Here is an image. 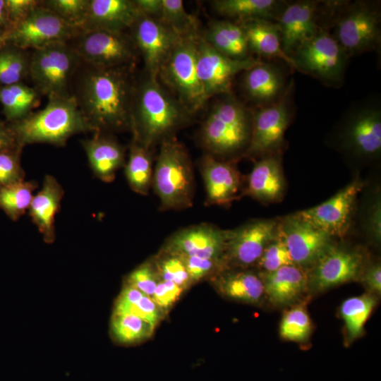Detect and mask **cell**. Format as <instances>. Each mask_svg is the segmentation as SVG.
Masks as SVG:
<instances>
[{
    "mask_svg": "<svg viewBox=\"0 0 381 381\" xmlns=\"http://www.w3.org/2000/svg\"><path fill=\"white\" fill-rule=\"evenodd\" d=\"M134 68H99L81 62L72 80L71 95L93 133L131 131Z\"/></svg>",
    "mask_w": 381,
    "mask_h": 381,
    "instance_id": "1",
    "label": "cell"
},
{
    "mask_svg": "<svg viewBox=\"0 0 381 381\" xmlns=\"http://www.w3.org/2000/svg\"><path fill=\"white\" fill-rule=\"evenodd\" d=\"M189 114L157 78L146 74L136 81L131 110L132 139L151 148L173 137L172 133L186 121Z\"/></svg>",
    "mask_w": 381,
    "mask_h": 381,
    "instance_id": "2",
    "label": "cell"
},
{
    "mask_svg": "<svg viewBox=\"0 0 381 381\" xmlns=\"http://www.w3.org/2000/svg\"><path fill=\"white\" fill-rule=\"evenodd\" d=\"M8 125L23 147L35 143L61 147L74 135L92 132L72 95L48 98L44 108Z\"/></svg>",
    "mask_w": 381,
    "mask_h": 381,
    "instance_id": "3",
    "label": "cell"
},
{
    "mask_svg": "<svg viewBox=\"0 0 381 381\" xmlns=\"http://www.w3.org/2000/svg\"><path fill=\"white\" fill-rule=\"evenodd\" d=\"M253 116L229 94L216 102L200 132L202 146L217 158L246 150L252 132Z\"/></svg>",
    "mask_w": 381,
    "mask_h": 381,
    "instance_id": "4",
    "label": "cell"
},
{
    "mask_svg": "<svg viewBox=\"0 0 381 381\" xmlns=\"http://www.w3.org/2000/svg\"><path fill=\"white\" fill-rule=\"evenodd\" d=\"M152 184L161 210L192 206L195 185L191 161L185 147L173 137L161 143Z\"/></svg>",
    "mask_w": 381,
    "mask_h": 381,
    "instance_id": "5",
    "label": "cell"
},
{
    "mask_svg": "<svg viewBox=\"0 0 381 381\" xmlns=\"http://www.w3.org/2000/svg\"><path fill=\"white\" fill-rule=\"evenodd\" d=\"M81 62L69 42L52 43L32 50L29 78L41 95L71 96L72 80Z\"/></svg>",
    "mask_w": 381,
    "mask_h": 381,
    "instance_id": "6",
    "label": "cell"
},
{
    "mask_svg": "<svg viewBox=\"0 0 381 381\" xmlns=\"http://www.w3.org/2000/svg\"><path fill=\"white\" fill-rule=\"evenodd\" d=\"M198 35L180 37L157 75L190 114L202 108L207 101L197 71Z\"/></svg>",
    "mask_w": 381,
    "mask_h": 381,
    "instance_id": "7",
    "label": "cell"
},
{
    "mask_svg": "<svg viewBox=\"0 0 381 381\" xmlns=\"http://www.w3.org/2000/svg\"><path fill=\"white\" fill-rule=\"evenodd\" d=\"M339 9L332 33L348 58L377 49L380 44V13L368 1H355Z\"/></svg>",
    "mask_w": 381,
    "mask_h": 381,
    "instance_id": "8",
    "label": "cell"
},
{
    "mask_svg": "<svg viewBox=\"0 0 381 381\" xmlns=\"http://www.w3.org/2000/svg\"><path fill=\"white\" fill-rule=\"evenodd\" d=\"M69 42L82 62L99 68L135 67L139 54L126 32L85 30Z\"/></svg>",
    "mask_w": 381,
    "mask_h": 381,
    "instance_id": "9",
    "label": "cell"
},
{
    "mask_svg": "<svg viewBox=\"0 0 381 381\" xmlns=\"http://www.w3.org/2000/svg\"><path fill=\"white\" fill-rule=\"evenodd\" d=\"M291 57L297 71L330 85L342 81L349 59L327 28L298 47Z\"/></svg>",
    "mask_w": 381,
    "mask_h": 381,
    "instance_id": "10",
    "label": "cell"
},
{
    "mask_svg": "<svg viewBox=\"0 0 381 381\" xmlns=\"http://www.w3.org/2000/svg\"><path fill=\"white\" fill-rule=\"evenodd\" d=\"M81 31L41 6L6 32V44L32 50L54 42H68Z\"/></svg>",
    "mask_w": 381,
    "mask_h": 381,
    "instance_id": "11",
    "label": "cell"
},
{
    "mask_svg": "<svg viewBox=\"0 0 381 381\" xmlns=\"http://www.w3.org/2000/svg\"><path fill=\"white\" fill-rule=\"evenodd\" d=\"M289 90L253 116L252 132L244 155L249 157L279 154L291 119Z\"/></svg>",
    "mask_w": 381,
    "mask_h": 381,
    "instance_id": "12",
    "label": "cell"
},
{
    "mask_svg": "<svg viewBox=\"0 0 381 381\" xmlns=\"http://www.w3.org/2000/svg\"><path fill=\"white\" fill-rule=\"evenodd\" d=\"M259 61L252 56L243 59L226 56L209 44L202 35L198 37L197 71L206 100L217 95L230 94L235 76Z\"/></svg>",
    "mask_w": 381,
    "mask_h": 381,
    "instance_id": "13",
    "label": "cell"
},
{
    "mask_svg": "<svg viewBox=\"0 0 381 381\" xmlns=\"http://www.w3.org/2000/svg\"><path fill=\"white\" fill-rule=\"evenodd\" d=\"M279 224V219H254L230 229L223 255L226 268L257 263L267 245L278 236Z\"/></svg>",
    "mask_w": 381,
    "mask_h": 381,
    "instance_id": "14",
    "label": "cell"
},
{
    "mask_svg": "<svg viewBox=\"0 0 381 381\" xmlns=\"http://www.w3.org/2000/svg\"><path fill=\"white\" fill-rule=\"evenodd\" d=\"M363 187V182L356 179L325 202L296 214L332 238H343L349 230Z\"/></svg>",
    "mask_w": 381,
    "mask_h": 381,
    "instance_id": "15",
    "label": "cell"
},
{
    "mask_svg": "<svg viewBox=\"0 0 381 381\" xmlns=\"http://www.w3.org/2000/svg\"><path fill=\"white\" fill-rule=\"evenodd\" d=\"M128 30L143 59L146 74L157 78L161 67L181 37L162 21L140 11Z\"/></svg>",
    "mask_w": 381,
    "mask_h": 381,
    "instance_id": "16",
    "label": "cell"
},
{
    "mask_svg": "<svg viewBox=\"0 0 381 381\" xmlns=\"http://www.w3.org/2000/svg\"><path fill=\"white\" fill-rule=\"evenodd\" d=\"M279 234L294 265L312 267L332 244V237L295 214L279 219Z\"/></svg>",
    "mask_w": 381,
    "mask_h": 381,
    "instance_id": "17",
    "label": "cell"
},
{
    "mask_svg": "<svg viewBox=\"0 0 381 381\" xmlns=\"http://www.w3.org/2000/svg\"><path fill=\"white\" fill-rule=\"evenodd\" d=\"M328 4L329 2L312 0L286 3L277 23L282 48L287 55L291 56L298 47L325 28L320 23Z\"/></svg>",
    "mask_w": 381,
    "mask_h": 381,
    "instance_id": "18",
    "label": "cell"
},
{
    "mask_svg": "<svg viewBox=\"0 0 381 381\" xmlns=\"http://www.w3.org/2000/svg\"><path fill=\"white\" fill-rule=\"evenodd\" d=\"M344 150L363 158H374L381 151V111L378 106L365 105L346 119L341 134Z\"/></svg>",
    "mask_w": 381,
    "mask_h": 381,
    "instance_id": "19",
    "label": "cell"
},
{
    "mask_svg": "<svg viewBox=\"0 0 381 381\" xmlns=\"http://www.w3.org/2000/svg\"><path fill=\"white\" fill-rule=\"evenodd\" d=\"M363 255L358 250L332 243L311 267L308 285L324 290L357 279L363 271Z\"/></svg>",
    "mask_w": 381,
    "mask_h": 381,
    "instance_id": "20",
    "label": "cell"
},
{
    "mask_svg": "<svg viewBox=\"0 0 381 381\" xmlns=\"http://www.w3.org/2000/svg\"><path fill=\"white\" fill-rule=\"evenodd\" d=\"M229 230L210 224L180 229L166 241L162 250L182 257L223 258Z\"/></svg>",
    "mask_w": 381,
    "mask_h": 381,
    "instance_id": "21",
    "label": "cell"
},
{
    "mask_svg": "<svg viewBox=\"0 0 381 381\" xmlns=\"http://www.w3.org/2000/svg\"><path fill=\"white\" fill-rule=\"evenodd\" d=\"M199 168L205 183L206 205L227 206L243 195L241 175L231 162L221 161L207 153L200 159Z\"/></svg>",
    "mask_w": 381,
    "mask_h": 381,
    "instance_id": "22",
    "label": "cell"
},
{
    "mask_svg": "<svg viewBox=\"0 0 381 381\" xmlns=\"http://www.w3.org/2000/svg\"><path fill=\"white\" fill-rule=\"evenodd\" d=\"M286 181L279 154L267 155L257 161L247 179L243 195L263 203L271 204L282 200Z\"/></svg>",
    "mask_w": 381,
    "mask_h": 381,
    "instance_id": "23",
    "label": "cell"
},
{
    "mask_svg": "<svg viewBox=\"0 0 381 381\" xmlns=\"http://www.w3.org/2000/svg\"><path fill=\"white\" fill-rule=\"evenodd\" d=\"M80 143L95 176L105 183L114 181L116 171L125 165V147L111 134L102 133Z\"/></svg>",
    "mask_w": 381,
    "mask_h": 381,
    "instance_id": "24",
    "label": "cell"
},
{
    "mask_svg": "<svg viewBox=\"0 0 381 381\" xmlns=\"http://www.w3.org/2000/svg\"><path fill=\"white\" fill-rule=\"evenodd\" d=\"M139 13L135 0H89L83 30L126 32Z\"/></svg>",
    "mask_w": 381,
    "mask_h": 381,
    "instance_id": "25",
    "label": "cell"
},
{
    "mask_svg": "<svg viewBox=\"0 0 381 381\" xmlns=\"http://www.w3.org/2000/svg\"><path fill=\"white\" fill-rule=\"evenodd\" d=\"M64 195V190L57 179L47 174L42 188L34 195L28 210L32 223L47 243L55 241V217Z\"/></svg>",
    "mask_w": 381,
    "mask_h": 381,
    "instance_id": "26",
    "label": "cell"
},
{
    "mask_svg": "<svg viewBox=\"0 0 381 381\" xmlns=\"http://www.w3.org/2000/svg\"><path fill=\"white\" fill-rule=\"evenodd\" d=\"M238 23L243 28L249 51L266 58L279 59L290 68L297 70L293 59L283 48L281 32L277 22L266 19H251Z\"/></svg>",
    "mask_w": 381,
    "mask_h": 381,
    "instance_id": "27",
    "label": "cell"
},
{
    "mask_svg": "<svg viewBox=\"0 0 381 381\" xmlns=\"http://www.w3.org/2000/svg\"><path fill=\"white\" fill-rule=\"evenodd\" d=\"M260 278L265 294L276 306H285L293 302L308 286V274L304 269L295 265L262 272Z\"/></svg>",
    "mask_w": 381,
    "mask_h": 381,
    "instance_id": "28",
    "label": "cell"
},
{
    "mask_svg": "<svg viewBox=\"0 0 381 381\" xmlns=\"http://www.w3.org/2000/svg\"><path fill=\"white\" fill-rule=\"evenodd\" d=\"M285 79L281 71L271 64L260 61L246 70L243 80L247 96L258 103H272L284 92Z\"/></svg>",
    "mask_w": 381,
    "mask_h": 381,
    "instance_id": "29",
    "label": "cell"
},
{
    "mask_svg": "<svg viewBox=\"0 0 381 381\" xmlns=\"http://www.w3.org/2000/svg\"><path fill=\"white\" fill-rule=\"evenodd\" d=\"M212 8L219 15L236 22L266 19L277 22L286 1L279 0H215Z\"/></svg>",
    "mask_w": 381,
    "mask_h": 381,
    "instance_id": "30",
    "label": "cell"
},
{
    "mask_svg": "<svg viewBox=\"0 0 381 381\" xmlns=\"http://www.w3.org/2000/svg\"><path fill=\"white\" fill-rule=\"evenodd\" d=\"M202 37L213 48L226 56L236 59L250 56L246 34L236 22L213 21Z\"/></svg>",
    "mask_w": 381,
    "mask_h": 381,
    "instance_id": "31",
    "label": "cell"
},
{
    "mask_svg": "<svg viewBox=\"0 0 381 381\" xmlns=\"http://www.w3.org/2000/svg\"><path fill=\"white\" fill-rule=\"evenodd\" d=\"M226 270V269H225ZM216 279L219 291L226 296L249 303H258L262 297L264 286L258 275L250 271H225Z\"/></svg>",
    "mask_w": 381,
    "mask_h": 381,
    "instance_id": "32",
    "label": "cell"
},
{
    "mask_svg": "<svg viewBox=\"0 0 381 381\" xmlns=\"http://www.w3.org/2000/svg\"><path fill=\"white\" fill-rule=\"evenodd\" d=\"M41 95L33 87L18 83L0 87V103L6 122L19 121L37 107Z\"/></svg>",
    "mask_w": 381,
    "mask_h": 381,
    "instance_id": "33",
    "label": "cell"
},
{
    "mask_svg": "<svg viewBox=\"0 0 381 381\" xmlns=\"http://www.w3.org/2000/svg\"><path fill=\"white\" fill-rule=\"evenodd\" d=\"M123 167L131 190L140 195H147L153 175L150 148L132 139L129 146L128 158Z\"/></svg>",
    "mask_w": 381,
    "mask_h": 381,
    "instance_id": "34",
    "label": "cell"
},
{
    "mask_svg": "<svg viewBox=\"0 0 381 381\" xmlns=\"http://www.w3.org/2000/svg\"><path fill=\"white\" fill-rule=\"evenodd\" d=\"M159 310L150 296L126 283L116 301L113 314L135 315L155 328L160 319Z\"/></svg>",
    "mask_w": 381,
    "mask_h": 381,
    "instance_id": "35",
    "label": "cell"
},
{
    "mask_svg": "<svg viewBox=\"0 0 381 381\" xmlns=\"http://www.w3.org/2000/svg\"><path fill=\"white\" fill-rule=\"evenodd\" d=\"M31 53L12 44L0 49V87L29 78Z\"/></svg>",
    "mask_w": 381,
    "mask_h": 381,
    "instance_id": "36",
    "label": "cell"
},
{
    "mask_svg": "<svg viewBox=\"0 0 381 381\" xmlns=\"http://www.w3.org/2000/svg\"><path fill=\"white\" fill-rule=\"evenodd\" d=\"M34 181H23L0 187V209L13 221L20 219L28 210L37 188Z\"/></svg>",
    "mask_w": 381,
    "mask_h": 381,
    "instance_id": "37",
    "label": "cell"
},
{
    "mask_svg": "<svg viewBox=\"0 0 381 381\" xmlns=\"http://www.w3.org/2000/svg\"><path fill=\"white\" fill-rule=\"evenodd\" d=\"M375 303L374 297L364 294L349 298L341 303L340 313L344 321L349 341L358 338L363 334L365 323Z\"/></svg>",
    "mask_w": 381,
    "mask_h": 381,
    "instance_id": "38",
    "label": "cell"
},
{
    "mask_svg": "<svg viewBox=\"0 0 381 381\" xmlns=\"http://www.w3.org/2000/svg\"><path fill=\"white\" fill-rule=\"evenodd\" d=\"M155 328L144 320L130 314H113L111 334L119 344L139 342L151 336Z\"/></svg>",
    "mask_w": 381,
    "mask_h": 381,
    "instance_id": "39",
    "label": "cell"
},
{
    "mask_svg": "<svg viewBox=\"0 0 381 381\" xmlns=\"http://www.w3.org/2000/svg\"><path fill=\"white\" fill-rule=\"evenodd\" d=\"M159 20L179 37L198 34L197 20L186 11L181 0H162Z\"/></svg>",
    "mask_w": 381,
    "mask_h": 381,
    "instance_id": "40",
    "label": "cell"
},
{
    "mask_svg": "<svg viewBox=\"0 0 381 381\" xmlns=\"http://www.w3.org/2000/svg\"><path fill=\"white\" fill-rule=\"evenodd\" d=\"M311 331V320L303 306H296L284 314L279 327V333L283 339L303 341L309 337Z\"/></svg>",
    "mask_w": 381,
    "mask_h": 381,
    "instance_id": "41",
    "label": "cell"
},
{
    "mask_svg": "<svg viewBox=\"0 0 381 381\" xmlns=\"http://www.w3.org/2000/svg\"><path fill=\"white\" fill-rule=\"evenodd\" d=\"M89 0H41V6L50 10L72 26L83 30Z\"/></svg>",
    "mask_w": 381,
    "mask_h": 381,
    "instance_id": "42",
    "label": "cell"
},
{
    "mask_svg": "<svg viewBox=\"0 0 381 381\" xmlns=\"http://www.w3.org/2000/svg\"><path fill=\"white\" fill-rule=\"evenodd\" d=\"M159 277L163 281H171L184 289L191 282L182 258L162 250L155 262Z\"/></svg>",
    "mask_w": 381,
    "mask_h": 381,
    "instance_id": "43",
    "label": "cell"
},
{
    "mask_svg": "<svg viewBox=\"0 0 381 381\" xmlns=\"http://www.w3.org/2000/svg\"><path fill=\"white\" fill-rule=\"evenodd\" d=\"M257 264L262 270V272H270L283 266L294 265L288 249L279 234L267 245Z\"/></svg>",
    "mask_w": 381,
    "mask_h": 381,
    "instance_id": "44",
    "label": "cell"
},
{
    "mask_svg": "<svg viewBox=\"0 0 381 381\" xmlns=\"http://www.w3.org/2000/svg\"><path fill=\"white\" fill-rule=\"evenodd\" d=\"M23 148L0 153V187L25 181V171L21 166Z\"/></svg>",
    "mask_w": 381,
    "mask_h": 381,
    "instance_id": "45",
    "label": "cell"
},
{
    "mask_svg": "<svg viewBox=\"0 0 381 381\" xmlns=\"http://www.w3.org/2000/svg\"><path fill=\"white\" fill-rule=\"evenodd\" d=\"M159 281L155 263L146 262L127 276L126 283L152 298Z\"/></svg>",
    "mask_w": 381,
    "mask_h": 381,
    "instance_id": "46",
    "label": "cell"
},
{
    "mask_svg": "<svg viewBox=\"0 0 381 381\" xmlns=\"http://www.w3.org/2000/svg\"><path fill=\"white\" fill-rule=\"evenodd\" d=\"M180 256V255H179ZM190 279L196 282L227 269L223 258L207 259L197 257H182Z\"/></svg>",
    "mask_w": 381,
    "mask_h": 381,
    "instance_id": "47",
    "label": "cell"
},
{
    "mask_svg": "<svg viewBox=\"0 0 381 381\" xmlns=\"http://www.w3.org/2000/svg\"><path fill=\"white\" fill-rule=\"evenodd\" d=\"M364 231L375 242L381 238V201L377 192L367 205L363 221Z\"/></svg>",
    "mask_w": 381,
    "mask_h": 381,
    "instance_id": "48",
    "label": "cell"
},
{
    "mask_svg": "<svg viewBox=\"0 0 381 381\" xmlns=\"http://www.w3.org/2000/svg\"><path fill=\"white\" fill-rule=\"evenodd\" d=\"M183 290L173 282L159 279L151 298L160 309H167L179 299Z\"/></svg>",
    "mask_w": 381,
    "mask_h": 381,
    "instance_id": "49",
    "label": "cell"
},
{
    "mask_svg": "<svg viewBox=\"0 0 381 381\" xmlns=\"http://www.w3.org/2000/svg\"><path fill=\"white\" fill-rule=\"evenodd\" d=\"M5 4L11 28L39 7L41 0H5Z\"/></svg>",
    "mask_w": 381,
    "mask_h": 381,
    "instance_id": "50",
    "label": "cell"
},
{
    "mask_svg": "<svg viewBox=\"0 0 381 381\" xmlns=\"http://www.w3.org/2000/svg\"><path fill=\"white\" fill-rule=\"evenodd\" d=\"M362 281L371 291L380 294L381 292V266L377 262L366 269H363L361 274Z\"/></svg>",
    "mask_w": 381,
    "mask_h": 381,
    "instance_id": "51",
    "label": "cell"
},
{
    "mask_svg": "<svg viewBox=\"0 0 381 381\" xmlns=\"http://www.w3.org/2000/svg\"><path fill=\"white\" fill-rule=\"evenodd\" d=\"M23 148L17 142L8 123L0 120V153Z\"/></svg>",
    "mask_w": 381,
    "mask_h": 381,
    "instance_id": "52",
    "label": "cell"
},
{
    "mask_svg": "<svg viewBox=\"0 0 381 381\" xmlns=\"http://www.w3.org/2000/svg\"><path fill=\"white\" fill-rule=\"evenodd\" d=\"M135 2L142 13L150 18L159 20L162 0H135Z\"/></svg>",
    "mask_w": 381,
    "mask_h": 381,
    "instance_id": "53",
    "label": "cell"
},
{
    "mask_svg": "<svg viewBox=\"0 0 381 381\" xmlns=\"http://www.w3.org/2000/svg\"><path fill=\"white\" fill-rule=\"evenodd\" d=\"M11 27L5 0H0V28L6 32Z\"/></svg>",
    "mask_w": 381,
    "mask_h": 381,
    "instance_id": "54",
    "label": "cell"
},
{
    "mask_svg": "<svg viewBox=\"0 0 381 381\" xmlns=\"http://www.w3.org/2000/svg\"><path fill=\"white\" fill-rule=\"evenodd\" d=\"M6 32L0 28V49L6 44Z\"/></svg>",
    "mask_w": 381,
    "mask_h": 381,
    "instance_id": "55",
    "label": "cell"
}]
</instances>
